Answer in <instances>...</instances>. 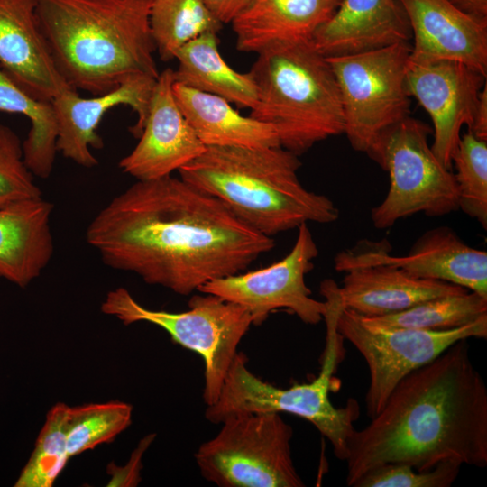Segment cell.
<instances>
[{"label":"cell","instance_id":"21","mask_svg":"<svg viewBox=\"0 0 487 487\" xmlns=\"http://www.w3.org/2000/svg\"><path fill=\"white\" fill-rule=\"evenodd\" d=\"M52 210L42 197L0 207V279L25 288L48 266Z\"/></svg>","mask_w":487,"mask_h":487},{"label":"cell","instance_id":"28","mask_svg":"<svg viewBox=\"0 0 487 487\" xmlns=\"http://www.w3.org/2000/svg\"><path fill=\"white\" fill-rule=\"evenodd\" d=\"M133 407L113 400L69 406L66 439L69 456L113 441L132 423Z\"/></svg>","mask_w":487,"mask_h":487},{"label":"cell","instance_id":"10","mask_svg":"<svg viewBox=\"0 0 487 487\" xmlns=\"http://www.w3.org/2000/svg\"><path fill=\"white\" fill-rule=\"evenodd\" d=\"M408 42L326 57L336 79L352 148L367 152L380 135L409 115L405 69Z\"/></svg>","mask_w":487,"mask_h":487},{"label":"cell","instance_id":"31","mask_svg":"<svg viewBox=\"0 0 487 487\" xmlns=\"http://www.w3.org/2000/svg\"><path fill=\"white\" fill-rule=\"evenodd\" d=\"M40 197L23 160V143L11 128L0 124V207Z\"/></svg>","mask_w":487,"mask_h":487},{"label":"cell","instance_id":"3","mask_svg":"<svg viewBox=\"0 0 487 487\" xmlns=\"http://www.w3.org/2000/svg\"><path fill=\"white\" fill-rule=\"evenodd\" d=\"M151 0H36L53 64L73 89L94 96L133 76L157 78Z\"/></svg>","mask_w":487,"mask_h":487},{"label":"cell","instance_id":"9","mask_svg":"<svg viewBox=\"0 0 487 487\" xmlns=\"http://www.w3.org/2000/svg\"><path fill=\"white\" fill-rule=\"evenodd\" d=\"M194 455L201 476L219 487H303L291 455L293 430L277 412L225 418Z\"/></svg>","mask_w":487,"mask_h":487},{"label":"cell","instance_id":"27","mask_svg":"<svg viewBox=\"0 0 487 487\" xmlns=\"http://www.w3.org/2000/svg\"><path fill=\"white\" fill-rule=\"evenodd\" d=\"M484 316H487V297L466 290L432 298L399 313L369 318L384 326L448 330Z\"/></svg>","mask_w":487,"mask_h":487},{"label":"cell","instance_id":"1","mask_svg":"<svg viewBox=\"0 0 487 487\" xmlns=\"http://www.w3.org/2000/svg\"><path fill=\"white\" fill-rule=\"evenodd\" d=\"M86 238L106 266L182 296L244 271L275 245L220 200L171 175L137 180L113 198Z\"/></svg>","mask_w":487,"mask_h":487},{"label":"cell","instance_id":"23","mask_svg":"<svg viewBox=\"0 0 487 487\" xmlns=\"http://www.w3.org/2000/svg\"><path fill=\"white\" fill-rule=\"evenodd\" d=\"M172 90L190 127L206 146H280L274 128L242 115L223 97L174 82Z\"/></svg>","mask_w":487,"mask_h":487},{"label":"cell","instance_id":"17","mask_svg":"<svg viewBox=\"0 0 487 487\" xmlns=\"http://www.w3.org/2000/svg\"><path fill=\"white\" fill-rule=\"evenodd\" d=\"M414 38L410 55L450 60L487 76V18L468 14L448 0H398Z\"/></svg>","mask_w":487,"mask_h":487},{"label":"cell","instance_id":"2","mask_svg":"<svg viewBox=\"0 0 487 487\" xmlns=\"http://www.w3.org/2000/svg\"><path fill=\"white\" fill-rule=\"evenodd\" d=\"M446 460L487 465V387L467 339L405 376L349 443L346 484L387 463L418 472Z\"/></svg>","mask_w":487,"mask_h":487},{"label":"cell","instance_id":"14","mask_svg":"<svg viewBox=\"0 0 487 487\" xmlns=\"http://www.w3.org/2000/svg\"><path fill=\"white\" fill-rule=\"evenodd\" d=\"M486 77L450 60L419 59L409 54L405 82L409 96L428 113L434 126L431 149L448 170L463 125L471 128Z\"/></svg>","mask_w":487,"mask_h":487},{"label":"cell","instance_id":"4","mask_svg":"<svg viewBox=\"0 0 487 487\" xmlns=\"http://www.w3.org/2000/svg\"><path fill=\"white\" fill-rule=\"evenodd\" d=\"M300 166L299 156L281 146H209L178 171L244 223L272 237L303 223L328 224L339 217L329 198L303 187Z\"/></svg>","mask_w":487,"mask_h":487},{"label":"cell","instance_id":"34","mask_svg":"<svg viewBox=\"0 0 487 487\" xmlns=\"http://www.w3.org/2000/svg\"><path fill=\"white\" fill-rule=\"evenodd\" d=\"M478 139L487 141V84L480 92L473 124L470 129Z\"/></svg>","mask_w":487,"mask_h":487},{"label":"cell","instance_id":"24","mask_svg":"<svg viewBox=\"0 0 487 487\" xmlns=\"http://www.w3.org/2000/svg\"><path fill=\"white\" fill-rule=\"evenodd\" d=\"M178 68L174 82L218 96L238 107L253 109L259 91L249 72L231 68L218 50L217 33L205 32L182 46L175 54Z\"/></svg>","mask_w":487,"mask_h":487},{"label":"cell","instance_id":"7","mask_svg":"<svg viewBox=\"0 0 487 487\" xmlns=\"http://www.w3.org/2000/svg\"><path fill=\"white\" fill-rule=\"evenodd\" d=\"M101 311L125 326L155 325L174 343L199 354L205 364L203 400L207 406L216 401L237 347L253 325L244 307L203 292L191 296L188 310L173 313L147 308L119 287L106 294Z\"/></svg>","mask_w":487,"mask_h":487},{"label":"cell","instance_id":"29","mask_svg":"<svg viewBox=\"0 0 487 487\" xmlns=\"http://www.w3.org/2000/svg\"><path fill=\"white\" fill-rule=\"evenodd\" d=\"M68 409L65 403H57L48 411L34 449L15 482V487H51L54 484L70 459L66 439Z\"/></svg>","mask_w":487,"mask_h":487},{"label":"cell","instance_id":"30","mask_svg":"<svg viewBox=\"0 0 487 487\" xmlns=\"http://www.w3.org/2000/svg\"><path fill=\"white\" fill-rule=\"evenodd\" d=\"M456 173L458 208L487 228V141L469 130L461 135L452 157Z\"/></svg>","mask_w":487,"mask_h":487},{"label":"cell","instance_id":"33","mask_svg":"<svg viewBox=\"0 0 487 487\" xmlns=\"http://www.w3.org/2000/svg\"><path fill=\"white\" fill-rule=\"evenodd\" d=\"M222 24L232 23L253 0H203Z\"/></svg>","mask_w":487,"mask_h":487},{"label":"cell","instance_id":"6","mask_svg":"<svg viewBox=\"0 0 487 487\" xmlns=\"http://www.w3.org/2000/svg\"><path fill=\"white\" fill-rule=\"evenodd\" d=\"M341 308L326 306V343L318 376L308 383H294L279 388L264 381L247 367V357L238 352L226 373L216 401L207 406V420L220 424L225 418L242 413L288 412L309 421L332 445L336 458L345 461L348 443L359 416L356 400L345 408H335L329 400V390L335 367L340 361L342 335L336 321Z\"/></svg>","mask_w":487,"mask_h":487},{"label":"cell","instance_id":"8","mask_svg":"<svg viewBox=\"0 0 487 487\" xmlns=\"http://www.w3.org/2000/svg\"><path fill=\"white\" fill-rule=\"evenodd\" d=\"M430 133L421 121L408 116L384 131L366 152L390 178L385 198L371 212L377 229L419 212L442 216L459 209L454 173L434 154Z\"/></svg>","mask_w":487,"mask_h":487},{"label":"cell","instance_id":"25","mask_svg":"<svg viewBox=\"0 0 487 487\" xmlns=\"http://www.w3.org/2000/svg\"><path fill=\"white\" fill-rule=\"evenodd\" d=\"M0 111L28 117L31 129L23 142V160L34 176L48 179L55 161L58 137L51 102L32 97L0 69Z\"/></svg>","mask_w":487,"mask_h":487},{"label":"cell","instance_id":"5","mask_svg":"<svg viewBox=\"0 0 487 487\" xmlns=\"http://www.w3.org/2000/svg\"><path fill=\"white\" fill-rule=\"evenodd\" d=\"M257 54L249 73L259 100L249 115L271 124L281 147L299 156L344 133L335 74L311 40L277 43Z\"/></svg>","mask_w":487,"mask_h":487},{"label":"cell","instance_id":"13","mask_svg":"<svg viewBox=\"0 0 487 487\" xmlns=\"http://www.w3.org/2000/svg\"><path fill=\"white\" fill-rule=\"evenodd\" d=\"M364 241L338 253L335 269L345 272L372 264H390L413 277L441 280L487 297V252L466 244L450 227L430 229L404 256L389 253V244Z\"/></svg>","mask_w":487,"mask_h":487},{"label":"cell","instance_id":"18","mask_svg":"<svg viewBox=\"0 0 487 487\" xmlns=\"http://www.w3.org/2000/svg\"><path fill=\"white\" fill-rule=\"evenodd\" d=\"M35 5L36 0H0V66L32 97L51 102L71 87L53 64Z\"/></svg>","mask_w":487,"mask_h":487},{"label":"cell","instance_id":"32","mask_svg":"<svg viewBox=\"0 0 487 487\" xmlns=\"http://www.w3.org/2000/svg\"><path fill=\"white\" fill-rule=\"evenodd\" d=\"M462 465L458 461L446 460L430 470L415 472L409 464L387 463L366 472L353 487H449Z\"/></svg>","mask_w":487,"mask_h":487},{"label":"cell","instance_id":"26","mask_svg":"<svg viewBox=\"0 0 487 487\" xmlns=\"http://www.w3.org/2000/svg\"><path fill=\"white\" fill-rule=\"evenodd\" d=\"M222 25L203 0H151V32L163 61L175 59L176 52L198 36L217 33Z\"/></svg>","mask_w":487,"mask_h":487},{"label":"cell","instance_id":"20","mask_svg":"<svg viewBox=\"0 0 487 487\" xmlns=\"http://www.w3.org/2000/svg\"><path fill=\"white\" fill-rule=\"evenodd\" d=\"M468 289L446 281L416 278L390 264L345 271L339 295L344 308L368 317L406 310L432 298Z\"/></svg>","mask_w":487,"mask_h":487},{"label":"cell","instance_id":"12","mask_svg":"<svg viewBox=\"0 0 487 487\" xmlns=\"http://www.w3.org/2000/svg\"><path fill=\"white\" fill-rule=\"evenodd\" d=\"M318 248L307 223L298 227L290 252L268 267L210 280L198 292L216 295L244 307L253 325H262L269 315L280 308L295 314L307 325H317L326 309L325 301L311 297L305 276L313 270Z\"/></svg>","mask_w":487,"mask_h":487},{"label":"cell","instance_id":"15","mask_svg":"<svg viewBox=\"0 0 487 487\" xmlns=\"http://www.w3.org/2000/svg\"><path fill=\"white\" fill-rule=\"evenodd\" d=\"M173 69L159 74L140 141L119 161L123 172L137 180L170 176L206 150L175 99Z\"/></svg>","mask_w":487,"mask_h":487},{"label":"cell","instance_id":"16","mask_svg":"<svg viewBox=\"0 0 487 487\" xmlns=\"http://www.w3.org/2000/svg\"><path fill=\"white\" fill-rule=\"evenodd\" d=\"M156 79L147 75L133 76L117 88L90 98H82L73 88L62 91L51 101L58 127L57 152L80 166L97 165L90 151L104 145L96 128L106 111L120 105L129 106L137 114V122L130 131L139 138Z\"/></svg>","mask_w":487,"mask_h":487},{"label":"cell","instance_id":"35","mask_svg":"<svg viewBox=\"0 0 487 487\" xmlns=\"http://www.w3.org/2000/svg\"><path fill=\"white\" fill-rule=\"evenodd\" d=\"M461 11L479 17L487 18V0H448Z\"/></svg>","mask_w":487,"mask_h":487},{"label":"cell","instance_id":"11","mask_svg":"<svg viewBox=\"0 0 487 487\" xmlns=\"http://www.w3.org/2000/svg\"><path fill=\"white\" fill-rule=\"evenodd\" d=\"M337 332L349 341L367 363L370 383L366 414L374 418L394 387L409 372L428 363L463 339L487 338V316L461 327L424 330L379 325L352 309L342 308Z\"/></svg>","mask_w":487,"mask_h":487},{"label":"cell","instance_id":"19","mask_svg":"<svg viewBox=\"0 0 487 487\" xmlns=\"http://www.w3.org/2000/svg\"><path fill=\"white\" fill-rule=\"evenodd\" d=\"M410 32L398 0H340L311 41L323 56L333 57L408 42Z\"/></svg>","mask_w":487,"mask_h":487},{"label":"cell","instance_id":"22","mask_svg":"<svg viewBox=\"0 0 487 487\" xmlns=\"http://www.w3.org/2000/svg\"><path fill=\"white\" fill-rule=\"evenodd\" d=\"M340 0H253L231 23L236 49L259 53L271 45L310 41Z\"/></svg>","mask_w":487,"mask_h":487}]
</instances>
